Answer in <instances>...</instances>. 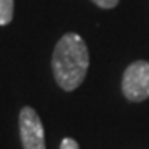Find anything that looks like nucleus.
Instances as JSON below:
<instances>
[{"instance_id":"20e7f679","label":"nucleus","mask_w":149,"mask_h":149,"mask_svg":"<svg viewBox=\"0 0 149 149\" xmlns=\"http://www.w3.org/2000/svg\"><path fill=\"white\" fill-rule=\"evenodd\" d=\"M13 18V0H0V25L10 23Z\"/></svg>"},{"instance_id":"423d86ee","label":"nucleus","mask_w":149,"mask_h":149,"mask_svg":"<svg viewBox=\"0 0 149 149\" xmlns=\"http://www.w3.org/2000/svg\"><path fill=\"white\" fill-rule=\"evenodd\" d=\"M98 7H101V8H113V7L118 5V2L119 0H93Z\"/></svg>"},{"instance_id":"7ed1b4c3","label":"nucleus","mask_w":149,"mask_h":149,"mask_svg":"<svg viewBox=\"0 0 149 149\" xmlns=\"http://www.w3.org/2000/svg\"><path fill=\"white\" fill-rule=\"evenodd\" d=\"M20 138L23 149H47L42 119L30 106L20 111Z\"/></svg>"},{"instance_id":"f03ea898","label":"nucleus","mask_w":149,"mask_h":149,"mask_svg":"<svg viewBox=\"0 0 149 149\" xmlns=\"http://www.w3.org/2000/svg\"><path fill=\"white\" fill-rule=\"evenodd\" d=\"M123 93L129 101H144L149 98V61H134L123 74Z\"/></svg>"},{"instance_id":"f257e3e1","label":"nucleus","mask_w":149,"mask_h":149,"mask_svg":"<svg viewBox=\"0 0 149 149\" xmlns=\"http://www.w3.org/2000/svg\"><path fill=\"white\" fill-rule=\"evenodd\" d=\"M52 65L56 83L65 91L76 90L83 83L90 66L85 40L78 33H65L55 47Z\"/></svg>"},{"instance_id":"39448f33","label":"nucleus","mask_w":149,"mask_h":149,"mask_svg":"<svg viewBox=\"0 0 149 149\" xmlns=\"http://www.w3.org/2000/svg\"><path fill=\"white\" fill-rule=\"evenodd\" d=\"M60 149H80V146H78V143H76L74 139L65 138L63 141H61V144H60Z\"/></svg>"}]
</instances>
